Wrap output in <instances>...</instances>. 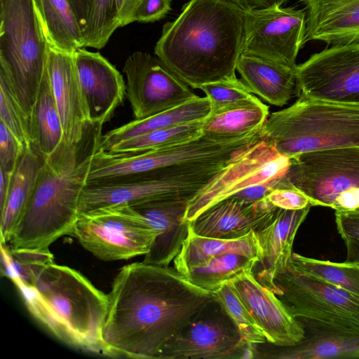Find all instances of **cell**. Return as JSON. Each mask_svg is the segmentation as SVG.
<instances>
[{"instance_id":"12","label":"cell","mask_w":359,"mask_h":359,"mask_svg":"<svg viewBox=\"0 0 359 359\" xmlns=\"http://www.w3.org/2000/svg\"><path fill=\"white\" fill-rule=\"evenodd\" d=\"M290 158L279 153L263 135L239 153L189 202L185 219L191 222L204 210L245 188L286 175Z\"/></svg>"},{"instance_id":"35","label":"cell","mask_w":359,"mask_h":359,"mask_svg":"<svg viewBox=\"0 0 359 359\" xmlns=\"http://www.w3.org/2000/svg\"><path fill=\"white\" fill-rule=\"evenodd\" d=\"M203 122L193 121L154 130L120 141L105 150L116 153L140 152L187 142L202 134Z\"/></svg>"},{"instance_id":"48","label":"cell","mask_w":359,"mask_h":359,"mask_svg":"<svg viewBox=\"0 0 359 359\" xmlns=\"http://www.w3.org/2000/svg\"><path fill=\"white\" fill-rule=\"evenodd\" d=\"M13 173L0 169V210L5 204L11 184Z\"/></svg>"},{"instance_id":"20","label":"cell","mask_w":359,"mask_h":359,"mask_svg":"<svg viewBox=\"0 0 359 359\" xmlns=\"http://www.w3.org/2000/svg\"><path fill=\"white\" fill-rule=\"evenodd\" d=\"M266 198L247 202L228 198L210 206L194 220L189 229L196 235L235 239L257 232L277 210Z\"/></svg>"},{"instance_id":"3","label":"cell","mask_w":359,"mask_h":359,"mask_svg":"<svg viewBox=\"0 0 359 359\" xmlns=\"http://www.w3.org/2000/svg\"><path fill=\"white\" fill-rule=\"evenodd\" d=\"M102 126L88 121L79 142L63 139L46 158L33 195L8 243L11 248L46 250L60 237L70 236L92 158L100 146Z\"/></svg>"},{"instance_id":"45","label":"cell","mask_w":359,"mask_h":359,"mask_svg":"<svg viewBox=\"0 0 359 359\" xmlns=\"http://www.w3.org/2000/svg\"><path fill=\"white\" fill-rule=\"evenodd\" d=\"M141 0H116L119 28L130 24L131 16Z\"/></svg>"},{"instance_id":"25","label":"cell","mask_w":359,"mask_h":359,"mask_svg":"<svg viewBox=\"0 0 359 359\" xmlns=\"http://www.w3.org/2000/svg\"><path fill=\"white\" fill-rule=\"evenodd\" d=\"M295 67L243 53L236 71L252 93L269 104L282 107L297 93Z\"/></svg>"},{"instance_id":"37","label":"cell","mask_w":359,"mask_h":359,"mask_svg":"<svg viewBox=\"0 0 359 359\" xmlns=\"http://www.w3.org/2000/svg\"><path fill=\"white\" fill-rule=\"evenodd\" d=\"M215 301L231 320L242 339L251 344H262L266 339L247 307L229 283L212 292Z\"/></svg>"},{"instance_id":"42","label":"cell","mask_w":359,"mask_h":359,"mask_svg":"<svg viewBox=\"0 0 359 359\" xmlns=\"http://www.w3.org/2000/svg\"><path fill=\"white\" fill-rule=\"evenodd\" d=\"M171 3L172 0H141L131 16L130 23L159 20L171 10Z\"/></svg>"},{"instance_id":"33","label":"cell","mask_w":359,"mask_h":359,"mask_svg":"<svg viewBox=\"0 0 359 359\" xmlns=\"http://www.w3.org/2000/svg\"><path fill=\"white\" fill-rule=\"evenodd\" d=\"M1 275L25 285H33L46 267L54 262L49 249H12L1 243Z\"/></svg>"},{"instance_id":"21","label":"cell","mask_w":359,"mask_h":359,"mask_svg":"<svg viewBox=\"0 0 359 359\" xmlns=\"http://www.w3.org/2000/svg\"><path fill=\"white\" fill-rule=\"evenodd\" d=\"M46 69L60 113L63 139L69 143L83 137L88 121L74 53L48 47Z\"/></svg>"},{"instance_id":"16","label":"cell","mask_w":359,"mask_h":359,"mask_svg":"<svg viewBox=\"0 0 359 359\" xmlns=\"http://www.w3.org/2000/svg\"><path fill=\"white\" fill-rule=\"evenodd\" d=\"M255 345L245 341L224 318L195 317L163 346L156 359L255 358Z\"/></svg>"},{"instance_id":"6","label":"cell","mask_w":359,"mask_h":359,"mask_svg":"<svg viewBox=\"0 0 359 359\" xmlns=\"http://www.w3.org/2000/svg\"><path fill=\"white\" fill-rule=\"evenodd\" d=\"M48 47L34 0H0V67L10 75L30 119Z\"/></svg>"},{"instance_id":"28","label":"cell","mask_w":359,"mask_h":359,"mask_svg":"<svg viewBox=\"0 0 359 359\" xmlns=\"http://www.w3.org/2000/svg\"><path fill=\"white\" fill-rule=\"evenodd\" d=\"M211 114V104L205 97H196L180 106L154 116L135 119L102 135L100 146L107 149L123 140L154 130L193 121H203Z\"/></svg>"},{"instance_id":"30","label":"cell","mask_w":359,"mask_h":359,"mask_svg":"<svg viewBox=\"0 0 359 359\" xmlns=\"http://www.w3.org/2000/svg\"><path fill=\"white\" fill-rule=\"evenodd\" d=\"M269 116L261 100L245 107L210 114L203 120L202 134L214 139L229 140L259 131Z\"/></svg>"},{"instance_id":"24","label":"cell","mask_w":359,"mask_h":359,"mask_svg":"<svg viewBox=\"0 0 359 359\" xmlns=\"http://www.w3.org/2000/svg\"><path fill=\"white\" fill-rule=\"evenodd\" d=\"M310 210L277 208L266 224L255 232L262 257L257 280L269 290L278 273L289 264L292 245L299 227Z\"/></svg>"},{"instance_id":"13","label":"cell","mask_w":359,"mask_h":359,"mask_svg":"<svg viewBox=\"0 0 359 359\" xmlns=\"http://www.w3.org/2000/svg\"><path fill=\"white\" fill-rule=\"evenodd\" d=\"M295 71L298 96L359 107V43L325 48Z\"/></svg>"},{"instance_id":"5","label":"cell","mask_w":359,"mask_h":359,"mask_svg":"<svg viewBox=\"0 0 359 359\" xmlns=\"http://www.w3.org/2000/svg\"><path fill=\"white\" fill-rule=\"evenodd\" d=\"M261 133L290 158L313 151L359 147V107L299 96L290 107L271 114Z\"/></svg>"},{"instance_id":"4","label":"cell","mask_w":359,"mask_h":359,"mask_svg":"<svg viewBox=\"0 0 359 359\" xmlns=\"http://www.w3.org/2000/svg\"><path fill=\"white\" fill-rule=\"evenodd\" d=\"M32 317L70 346L109 356L102 339L107 294L79 271L54 262L33 285L13 282Z\"/></svg>"},{"instance_id":"32","label":"cell","mask_w":359,"mask_h":359,"mask_svg":"<svg viewBox=\"0 0 359 359\" xmlns=\"http://www.w3.org/2000/svg\"><path fill=\"white\" fill-rule=\"evenodd\" d=\"M259 260L237 253L213 257L205 264L182 274L196 286L213 292L242 273L252 270Z\"/></svg>"},{"instance_id":"41","label":"cell","mask_w":359,"mask_h":359,"mask_svg":"<svg viewBox=\"0 0 359 359\" xmlns=\"http://www.w3.org/2000/svg\"><path fill=\"white\" fill-rule=\"evenodd\" d=\"M23 149L10 130L0 121V169L13 173Z\"/></svg>"},{"instance_id":"1","label":"cell","mask_w":359,"mask_h":359,"mask_svg":"<svg viewBox=\"0 0 359 359\" xmlns=\"http://www.w3.org/2000/svg\"><path fill=\"white\" fill-rule=\"evenodd\" d=\"M102 339L110 357L157 358L163 346L215 302L212 292L175 268L134 262L123 266L107 294Z\"/></svg>"},{"instance_id":"10","label":"cell","mask_w":359,"mask_h":359,"mask_svg":"<svg viewBox=\"0 0 359 359\" xmlns=\"http://www.w3.org/2000/svg\"><path fill=\"white\" fill-rule=\"evenodd\" d=\"M158 235L129 204L79 213L70 236L97 259L127 260L145 255Z\"/></svg>"},{"instance_id":"11","label":"cell","mask_w":359,"mask_h":359,"mask_svg":"<svg viewBox=\"0 0 359 359\" xmlns=\"http://www.w3.org/2000/svg\"><path fill=\"white\" fill-rule=\"evenodd\" d=\"M270 290L294 318L359 328L358 297L302 273L290 263L277 274Z\"/></svg>"},{"instance_id":"49","label":"cell","mask_w":359,"mask_h":359,"mask_svg":"<svg viewBox=\"0 0 359 359\" xmlns=\"http://www.w3.org/2000/svg\"><path fill=\"white\" fill-rule=\"evenodd\" d=\"M346 248V260L359 263V242L346 239L344 240Z\"/></svg>"},{"instance_id":"26","label":"cell","mask_w":359,"mask_h":359,"mask_svg":"<svg viewBox=\"0 0 359 359\" xmlns=\"http://www.w3.org/2000/svg\"><path fill=\"white\" fill-rule=\"evenodd\" d=\"M45 159L36 144L24 148L13 172L8 194L1 210V243L9 242L33 195Z\"/></svg>"},{"instance_id":"14","label":"cell","mask_w":359,"mask_h":359,"mask_svg":"<svg viewBox=\"0 0 359 359\" xmlns=\"http://www.w3.org/2000/svg\"><path fill=\"white\" fill-rule=\"evenodd\" d=\"M126 96L135 119H142L180 106L196 95L156 56L135 51L126 59Z\"/></svg>"},{"instance_id":"47","label":"cell","mask_w":359,"mask_h":359,"mask_svg":"<svg viewBox=\"0 0 359 359\" xmlns=\"http://www.w3.org/2000/svg\"><path fill=\"white\" fill-rule=\"evenodd\" d=\"M245 11L257 8L282 6L288 0H229Z\"/></svg>"},{"instance_id":"44","label":"cell","mask_w":359,"mask_h":359,"mask_svg":"<svg viewBox=\"0 0 359 359\" xmlns=\"http://www.w3.org/2000/svg\"><path fill=\"white\" fill-rule=\"evenodd\" d=\"M335 222L339 233L344 240L359 242V208L349 211H336Z\"/></svg>"},{"instance_id":"31","label":"cell","mask_w":359,"mask_h":359,"mask_svg":"<svg viewBox=\"0 0 359 359\" xmlns=\"http://www.w3.org/2000/svg\"><path fill=\"white\" fill-rule=\"evenodd\" d=\"M34 144L46 158L63 140V130L58 108L45 69L32 116Z\"/></svg>"},{"instance_id":"43","label":"cell","mask_w":359,"mask_h":359,"mask_svg":"<svg viewBox=\"0 0 359 359\" xmlns=\"http://www.w3.org/2000/svg\"><path fill=\"white\" fill-rule=\"evenodd\" d=\"M285 175L264 182L250 185L229 198H235L247 202H256L265 199L275 189L281 187L285 182Z\"/></svg>"},{"instance_id":"27","label":"cell","mask_w":359,"mask_h":359,"mask_svg":"<svg viewBox=\"0 0 359 359\" xmlns=\"http://www.w3.org/2000/svg\"><path fill=\"white\" fill-rule=\"evenodd\" d=\"M226 253L246 255L259 262L262 252L255 232L238 238L222 239L196 235L189 227L182 248L173 260L174 268L182 275L215 257Z\"/></svg>"},{"instance_id":"39","label":"cell","mask_w":359,"mask_h":359,"mask_svg":"<svg viewBox=\"0 0 359 359\" xmlns=\"http://www.w3.org/2000/svg\"><path fill=\"white\" fill-rule=\"evenodd\" d=\"M211 104V114L250 105L260 100L236 77L203 84L199 88Z\"/></svg>"},{"instance_id":"46","label":"cell","mask_w":359,"mask_h":359,"mask_svg":"<svg viewBox=\"0 0 359 359\" xmlns=\"http://www.w3.org/2000/svg\"><path fill=\"white\" fill-rule=\"evenodd\" d=\"M79 20L82 33L88 22L90 0H68Z\"/></svg>"},{"instance_id":"2","label":"cell","mask_w":359,"mask_h":359,"mask_svg":"<svg viewBox=\"0 0 359 359\" xmlns=\"http://www.w3.org/2000/svg\"><path fill=\"white\" fill-rule=\"evenodd\" d=\"M245 10L229 0H190L163 27L155 55L189 87L235 78Z\"/></svg>"},{"instance_id":"7","label":"cell","mask_w":359,"mask_h":359,"mask_svg":"<svg viewBox=\"0 0 359 359\" xmlns=\"http://www.w3.org/2000/svg\"><path fill=\"white\" fill-rule=\"evenodd\" d=\"M228 163H199L86 184L79 212L151 201H190Z\"/></svg>"},{"instance_id":"38","label":"cell","mask_w":359,"mask_h":359,"mask_svg":"<svg viewBox=\"0 0 359 359\" xmlns=\"http://www.w3.org/2000/svg\"><path fill=\"white\" fill-rule=\"evenodd\" d=\"M118 28L116 0H90L88 22L83 32V47L103 48Z\"/></svg>"},{"instance_id":"22","label":"cell","mask_w":359,"mask_h":359,"mask_svg":"<svg viewBox=\"0 0 359 359\" xmlns=\"http://www.w3.org/2000/svg\"><path fill=\"white\" fill-rule=\"evenodd\" d=\"M189 201H151L130 205L144 216L158 235L143 262L168 266L180 253L189 222L185 219Z\"/></svg>"},{"instance_id":"19","label":"cell","mask_w":359,"mask_h":359,"mask_svg":"<svg viewBox=\"0 0 359 359\" xmlns=\"http://www.w3.org/2000/svg\"><path fill=\"white\" fill-rule=\"evenodd\" d=\"M303 338L296 344L260 350L255 345V358L328 359L359 358V328L311 318L297 317Z\"/></svg>"},{"instance_id":"9","label":"cell","mask_w":359,"mask_h":359,"mask_svg":"<svg viewBox=\"0 0 359 359\" xmlns=\"http://www.w3.org/2000/svg\"><path fill=\"white\" fill-rule=\"evenodd\" d=\"M285 176L311 206L359 208V147L305 152L290 158Z\"/></svg>"},{"instance_id":"8","label":"cell","mask_w":359,"mask_h":359,"mask_svg":"<svg viewBox=\"0 0 359 359\" xmlns=\"http://www.w3.org/2000/svg\"><path fill=\"white\" fill-rule=\"evenodd\" d=\"M261 137L260 130L229 140L201 134L187 142L140 152L116 153L100 149L93 157L91 175L96 182H106L182 165L228 163Z\"/></svg>"},{"instance_id":"18","label":"cell","mask_w":359,"mask_h":359,"mask_svg":"<svg viewBox=\"0 0 359 359\" xmlns=\"http://www.w3.org/2000/svg\"><path fill=\"white\" fill-rule=\"evenodd\" d=\"M229 283L262 330L266 341L276 346H289L304 337L300 322L292 316L280 299L246 271Z\"/></svg>"},{"instance_id":"40","label":"cell","mask_w":359,"mask_h":359,"mask_svg":"<svg viewBox=\"0 0 359 359\" xmlns=\"http://www.w3.org/2000/svg\"><path fill=\"white\" fill-rule=\"evenodd\" d=\"M283 185L273 189L266 199L274 206L285 210H300L311 207L308 198L287 180Z\"/></svg>"},{"instance_id":"36","label":"cell","mask_w":359,"mask_h":359,"mask_svg":"<svg viewBox=\"0 0 359 359\" xmlns=\"http://www.w3.org/2000/svg\"><path fill=\"white\" fill-rule=\"evenodd\" d=\"M0 121L22 145L34 144L32 122L23 109L8 73L0 67Z\"/></svg>"},{"instance_id":"34","label":"cell","mask_w":359,"mask_h":359,"mask_svg":"<svg viewBox=\"0 0 359 359\" xmlns=\"http://www.w3.org/2000/svg\"><path fill=\"white\" fill-rule=\"evenodd\" d=\"M290 263L302 273L336 285L359 297L358 262H332L292 253Z\"/></svg>"},{"instance_id":"29","label":"cell","mask_w":359,"mask_h":359,"mask_svg":"<svg viewBox=\"0 0 359 359\" xmlns=\"http://www.w3.org/2000/svg\"><path fill=\"white\" fill-rule=\"evenodd\" d=\"M34 2L50 47L72 54L84 48L81 28L68 0H34Z\"/></svg>"},{"instance_id":"23","label":"cell","mask_w":359,"mask_h":359,"mask_svg":"<svg viewBox=\"0 0 359 359\" xmlns=\"http://www.w3.org/2000/svg\"><path fill=\"white\" fill-rule=\"evenodd\" d=\"M306 12V42L332 46L359 43V0H300Z\"/></svg>"},{"instance_id":"15","label":"cell","mask_w":359,"mask_h":359,"mask_svg":"<svg viewBox=\"0 0 359 359\" xmlns=\"http://www.w3.org/2000/svg\"><path fill=\"white\" fill-rule=\"evenodd\" d=\"M243 54L296 67L306 43V12L294 7L273 6L245 10Z\"/></svg>"},{"instance_id":"17","label":"cell","mask_w":359,"mask_h":359,"mask_svg":"<svg viewBox=\"0 0 359 359\" xmlns=\"http://www.w3.org/2000/svg\"><path fill=\"white\" fill-rule=\"evenodd\" d=\"M74 57L88 121L104 124L123 102V76L98 52L81 48L74 52Z\"/></svg>"}]
</instances>
